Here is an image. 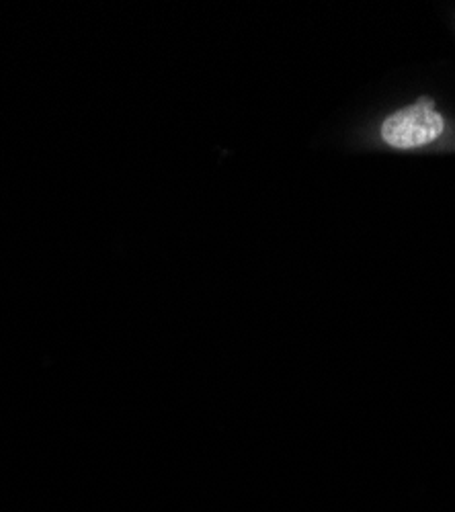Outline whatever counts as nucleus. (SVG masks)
<instances>
[{"mask_svg":"<svg viewBox=\"0 0 455 512\" xmlns=\"http://www.w3.org/2000/svg\"><path fill=\"white\" fill-rule=\"evenodd\" d=\"M445 132V119L431 97H421L394 113L380 125V138L394 150H421Z\"/></svg>","mask_w":455,"mask_h":512,"instance_id":"obj_1","label":"nucleus"}]
</instances>
